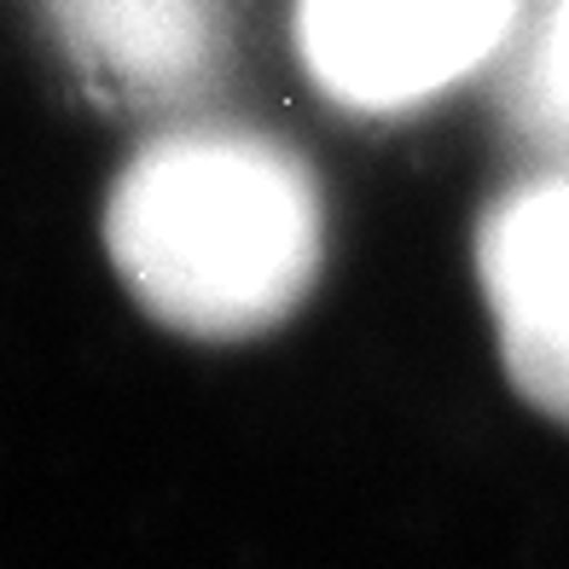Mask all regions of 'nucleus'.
I'll list each match as a JSON object with an SVG mask.
<instances>
[{
    "label": "nucleus",
    "instance_id": "nucleus-1",
    "mask_svg": "<svg viewBox=\"0 0 569 569\" xmlns=\"http://www.w3.org/2000/svg\"><path fill=\"white\" fill-rule=\"evenodd\" d=\"M106 244L146 315L187 338H256L308 297L320 192L291 151L239 128H180L122 169Z\"/></svg>",
    "mask_w": 569,
    "mask_h": 569
},
{
    "label": "nucleus",
    "instance_id": "nucleus-2",
    "mask_svg": "<svg viewBox=\"0 0 569 569\" xmlns=\"http://www.w3.org/2000/svg\"><path fill=\"white\" fill-rule=\"evenodd\" d=\"M517 0H302L315 82L349 111H407L506 47Z\"/></svg>",
    "mask_w": 569,
    "mask_h": 569
},
{
    "label": "nucleus",
    "instance_id": "nucleus-3",
    "mask_svg": "<svg viewBox=\"0 0 569 569\" xmlns=\"http://www.w3.org/2000/svg\"><path fill=\"white\" fill-rule=\"evenodd\" d=\"M477 279L511 383L569 425V174L517 187L488 210Z\"/></svg>",
    "mask_w": 569,
    "mask_h": 569
},
{
    "label": "nucleus",
    "instance_id": "nucleus-4",
    "mask_svg": "<svg viewBox=\"0 0 569 569\" xmlns=\"http://www.w3.org/2000/svg\"><path fill=\"white\" fill-rule=\"evenodd\" d=\"M93 93L134 111L192 99L221 64V0H41Z\"/></svg>",
    "mask_w": 569,
    "mask_h": 569
},
{
    "label": "nucleus",
    "instance_id": "nucleus-5",
    "mask_svg": "<svg viewBox=\"0 0 569 569\" xmlns=\"http://www.w3.org/2000/svg\"><path fill=\"white\" fill-rule=\"evenodd\" d=\"M517 111L535 122L540 134L569 140V0H547V12L535 18V36L517 64Z\"/></svg>",
    "mask_w": 569,
    "mask_h": 569
}]
</instances>
